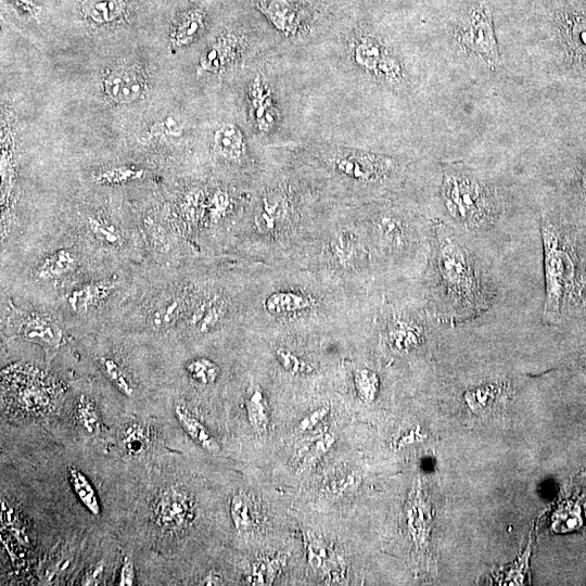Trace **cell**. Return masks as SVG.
Masks as SVG:
<instances>
[{
  "label": "cell",
  "mask_w": 586,
  "mask_h": 586,
  "mask_svg": "<svg viewBox=\"0 0 586 586\" xmlns=\"http://www.w3.org/2000/svg\"><path fill=\"white\" fill-rule=\"evenodd\" d=\"M140 175H142V172L140 171L129 168H119L99 174L96 180L100 184L119 185L136 180Z\"/></svg>",
  "instance_id": "60d3db41"
},
{
  "label": "cell",
  "mask_w": 586,
  "mask_h": 586,
  "mask_svg": "<svg viewBox=\"0 0 586 586\" xmlns=\"http://www.w3.org/2000/svg\"><path fill=\"white\" fill-rule=\"evenodd\" d=\"M186 371L191 379L203 386L213 385L220 376L219 366L205 358L191 361Z\"/></svg>",
  "instance_id": "e575fe53"
},
{
  "label": "cell",
  "mask_w": 586,
  "mask_h": 586,
  "mask_svg": "<svg viewBox=\"0 0 586 586\" xmlns=\"http://www.w3.org/2000/svg\"><path fill=\"white\" fill-rule=\"evenodd\" d=\"M89 232L92 233L94 238L100 242L101 245L107 247H120L124 238L119 227L113 223L100 219V218H89L88 219Z\"/></svg>",
  "instance_id": "f546056e"
},
{
  "label": "cell",
  "mask_w": 586,
  "mask_h": 586,
  "mask_svg": "<svg viewBox=\"0 0 586 586\" xmlns=\"http://www.w3.org/2000/svg\"><path fill=\"white\" fill-rule=\"evenodd\" d=\"M228 207V199L225 194H218L213 202V208L211 210V218L213 220H220L223 218Z\"/></svg>",
  "instance_id": "bcb514c9"
},
{
  "label": "cell",
  "mask_w": 586,
  "mask_h": 586,
  "mask_svg": "<svg viewBox=\"0 0 586 586\" xmlns=\"http://www.w3.org/2000/svg\"><path fill=\"white\" fill-rule=\"evenodd\" d=\"M278 565L275 560L272 562H260L256 563L252 567L251 575L248 578L250 584L253 585H265L270 584L275 580L277 575Z\"/></svg>",
  "instance_id": "f35d334b"
},
{
  "label": "cell",
  "mask_w": 586,
  "mask_h": 586,
  "mask_svg": "<svg viewBox=\"0 0 586 586\" xmlns=\"http://www.w3.org/2000/svg\"><path fill=\"white\" fill-rule=\"evenodd\" d=\"M85 16L96 23H109L121 16L122 7L119 0H85Z\"/></svg>",
  "instance_id": "83f0119b"
},
{
  "label": "cell",
  "mask_w": 586,
  "mask_h": 586,
  "mask_svg": "<svg viewBox=\"0 0 586 586\" xmlns=\"http://www.w3.org/2000/svg\"><path fill=\"white\" fill-rule=\"evenodd\" d=\"M121 442L127 454L132 456L142 455L149 445L148 432L143 425H129L122 432Z\"/></svg>",
  "instance_id": "d6a6232c"
},
{
  "label": "cell",
  "mask_w": 586,
  "mask_h": 586,
  "mask_svg": "<svg viewBox=\"0 0 586 586\" xmlns=\"http://www.w3.org/2000/svg\"><path fill=\"white\" fill-rule=\"evenodd\" d=\"M424 330L409 320L394 321L389 327V343L398 353H410L423 345Z\"/></svg>",
  "instance_id": "ac0fdd59"
},
{
  "label": "cell",
  "mask_w": 586,
  "mask_h": 586,
  "mask_svg": "<svg viewBox=\"0 0 586 586\" xmlns=\"http://www.w3.org/2000/svg\"><path fill=\"white\" fill-rule=\"evenodd\" d=\"M533 531L529 535L526 550L522 552L515 562L507 567H502L493 573V581L499 585H525L531 583L530 557L532 554Z\"/></svg>",
  "instance_id": "7402d4cb"
},
{
  "label": "cell",
  "mask_w": 586,
  "mask_h": 586,
  "mask_svg": "<svg viewBox=\"0 0 586 586\" xmlns=\"http://www.w3.org/2000/svg\"><path fill=\"white\" fill-rule=\"evenodd\" d=\"M406 527L415 549L426 552L432 534V506L422 489H415L411 494L405 512Z\"/></svg>",
  "instance_id": "8fae6325"
},
{
  "label": "cell",
  "mask_w": 586,
  "mask_h": 586,
  "mask_svg": "<svg viewBox=\"0 0 586 586\" xmlns=\"http://www.w3.org/2000/svg\"><path fill=\"white\" fill-rule=\"evenodd\" d=\"M76 420L88 436H98L101 431V418L96 404L86 396L76 403Z\"/></svg>",
  "instance_id": "f1b7e54d"
},
{
  "label": "cell",
  "mask_w": 586,
  "mask_h": 586,
  "mask_svg": "<svg viewBox=\"0 0 586 586\" xmlns=\"http://www.w3.org/2000/svg\"><path fill=\"white\" fill-rule=\"evenodd\" d=\"M280 203L269 200L264 201L263 211L257 218V225L263 232L272 231L276 227L277 222L282 219V211H280Z\"/></svg>",
  "instance_id": "ab89813d"
},
{
  "label": "cell",
  "mask_w": 586,
  "mask_h": 586,
  "mask_svg": "<svg viewBox=\"0 0 586 586\" xmlns=\"http://www.w3.org/2000/svg\"><path fill=\"white\" fill-rule=\"evenodd\" d=\"M277 360L285 369L286 372L292 375H309L313 372V367L310 363L303 360L301 356L288 351L286 349H278L276 351Z\"/></svg>",
  "instance_id": "d590c367"
},
{
  "label": "cell",
  "mask_w": 586,
  "mask_h": 586,
  "mask_svg": "<svg viewBox=\"0 0 586 586\" xmlns=\"http://www.w3.org/2000/svg\"><path fill=\"white\" fill-rule=\"evenodd\" d=\"M508 393L506 385L489 382L467 390L464 401L471 413L483 417L501 409L508 399Z\"/></svg>",
  "instance_id": "4fadbf2b"
},
{
  "label": "cell",
  "mask_w": 586,
  "mask_h": 586,
  "mask_svg": "<svg viewBox=\"0 0 586 586\" xmlns=\"http://www.w3.org/2000/svg\"><path fill=\"white\" fill-rule=\"evenodd\" d=\"M333 442L334 439L329 436L311 442V444L305 448L304 453L300 454V457L302 458V466H311L314 464L318 458L328 451Z\"/></svg>",
  "instance_id": "b9f144b4"
},
{
  "label": "cell",
  "mask_w": 586,
  "mask_h": 586,
  "mask_svg": "<svg viewBox=\"0 0 586 586\" xmlns=\"http://www.w3.org/2000/svg\"><path fill=\"white\" fill-rule=\"evenodd\" d=\"M231 517L236 530L241 533L251 531L256 525L253 505L247 494L239 492L233 496Z\"/></svg>",
  "instance_id": "4316f807"
},
{
  "label": "cell",
  "mask_w": 586,
  "mask_h": 586,
  "mask_svg": "<svg viewBox=\"0 0 586 586\" xmlns=\"http://www.w3.org/2000/svg\"><path fill=\"white\" fill-rule=\"evenodd\" d=\"M9 323L21 339L47 350H58L65 343L61 327L48 316L25 312L11 304Z\"/></svg>",
  "instance_id": "52a82bcc"
},
{
  "label": "cell",
  "mask_w": 586,
  "mask_h": 586,
  "mask_svg": "<svg viewBox=\"0 0 586 586\" xmlns=\"http://www.w3.org/2000/svg\"><path fill=\"white\" fill-rule=\"evenodd\" d=\"M308 556L311 568L326 578L336 580L341 572L343 565L334 549L318 539H309Z\"/></svg>",
  "instance_id": "2e32d148"
},
{
  "label": "cell",
  "mask_w": 586,
  "mask_h": 586,
  "mask_svg": "<svg viewBox=\"0 0 586 586\" xmlns=\"http://www.w3.org/2000/svg\"><path fill=\"white\" fill-rule=\"evenodd\" d=\"M202 28L203 15L201 14V11H190L189 14L183 18L180 27H177V38H180V41L183 43H188L194 40Z\"/></svg>",
  "instance_id": "74e56055"
},
{
  "label": "cell",
  "mask_w": 586,
  "mask_h": 586,
  "mask_svg": "<svg viewBox=\"0 0 586 586\" xmlns=\"http://www.w3.org/2000/svg\"><path fill=\"white\" fill-rule=\"evenodd\" d=\"M458 41L476 53L486 56L489 61L498 58L493 31L491 10L484 4L468 7L456 30Z\"/></svg>",
  "instance_id": "8992f818"
},
{
  "label": "cell",
  "mask_w": 586,
  "mask_h": 586,
  "mask_svg": "<svg viewBox=\"0 0 586 586\" xmlns=\"http://www.w3.org/2000/svg\"><path fill=\"white\" fill-rule=\"evenodd\" d=\"M380 234L393 246H400L405 240V228L403 223L394 216H382L378 222Z\"/></svg>",
  "instance_id": "8d00e7d4"
},
{
  "label": "cell",
  "mask_w": 586,
  "mask_h": 586,
  "mask_svg": "<svg viewBox=\"0 0 586 586\" xmlns=\"http://www.w3.org/2000/svg\"><path fill=\"white\" fill-rule=\"evenodd\" d=\"M554 534L586 533V474L572 478L555 503L550 517Z\"/></svg>",
  "instance_id": "5b68a950"
},
{
  "label": "cell",
  "mask_w": 586,
  "mask_h": 586,
  "mask_svg": "<svg viewBox=\"0 0 586 586\" xmlns=\"http://www.w3.org/2000/svg\"><path fill=\"white\" fill-rule=\"evenodd\" d=\"M438 263L449 297L468 308H478L482 300L479 279L467 252L453 237L441 240Z\"/></svg>",
  "instance_id": "3957f363"
},
{
  "label": "cell",
  "mask_w": 586,
  "mask_h": 586,
  "mask_svg": "<svg viewBox=\"0 0 586 586\" xmlns=\"http://www.w3.org/2000/svg\"><path fill=\"white\" fill-rule=\"evenodd\" d=\"M337 171L352 180L373 182L390 169V162L379 156L360 151L343 150L333 160Z\"/></svg>",
  "instance_id": "30bf717a"
},
{
  "label": "cell",
  "mask_w": 586,
  "mask_h": 586,
  "mask_svg": "<svg viewBox=\"0 0 586 586\" xmlns=\"http://www.w3.org/2000/svg\"><path fill=\"white\" fill-rule=\"evenodd\" d=\"M447 206L457 221L470 228L486 226L493 221L494 211L486 191L466 176H450L445 181Z\"/></svg>",
  "instance_id": "277c9868"
},
{
  "label": "cell",
  "mask_w": 586,
  "mask_h": 586,
  "mask_svg": "<svg viewBox=\"0 0 586 586\" xmlns=\"http://www.w3.org/2000/svg\"><path fill=\"white\" fill-rule=\"evenodd\" d=\"M551 28L563 68L586 85V0H558Z\"/></svg>",
  "instance_id": "6da1fadb"
},
{
  "label": "cell",
  "mask_w": 586,
  "mask_h": 586,
  "mask_svg": "<svg viewBox=\"0 0 586 586\" xmlns=\"http://www.w3.org/2000/svg\"><path fill=\"white\" fill-rule=\"evenodd\" d=\"M380 48V45L373 38H360L354 48V59L356 63L367 71L377 72L380 70L387 75L388 73H398V69L391 68L397 66L396 62L385 59Z\"/></svg>",
  "instance_id": "e0dca14e"
},
{
  "label": "cell",
  "mask_w": 586,
  "mask_h": 586,
  "mask_svg": "<svg viewBox=\"0 0 586 586\" xmlns=\"http://www.w3.org/2000/svg\"><path fill=\"white\" fill-rule=\"evenodd\" d=\"M68 475L76 498L79 499L89 513L99 516L101 507L93 483L76 467H70Z\"/></svg>",
  "instance_id": "484cf974"
},
{
  "label": "cell",
  "mask_w": 586,
  "mask_h": 586,
  "mask_svg": "<svg viewBox=\"0 0 586 586\" xmlns=\"http://www.w3.org/2000/svg\"><path fill=\"white\" fill-rule=\"evenodd\" d=\"M257 8L274 28L287 36L299 34L310 19L308 9L298 0H260Z\"/></svg>",
  "instance_id": "9c48e42d"
},
{
  "label": "cell",
  "mask_w": 586,
  "mask_h": 586,
  "mask_svg": "<svg viewBox=\"0 0 586 586\" xmlns=\"http://www.w3.org/2000/svg\"><path fill=\"white\" fill-rule=\"evenodd\" d=\"M227 310V302L221 295L206 298L197 305L196 310L190 316V324L199 333L207 334L224 318Z\"/></svg>",
  "instance_id": "d6986e66"
},
{
  "label": "cell",
  "mask_w": 586,
  "mask_h": 586,
  "mask_svg": "<svg viewBox=\"0 0 586 586\" xmlns=\"http://www.w3.org/2000/svg\"><path fill=\"white\" fill-rule=\"evenodd\" d=\"M248 420L252 428L259 432L266 431L270 426V407L265 393L260 387L248 390L246 398Z\"/></svg>",
  "instance_id": "d4e9b609"
},
{
  "label": "cell",
  "mask_w": 586,
  "mask_h": 586,
  "mask_svg": "<svg viewBox=\"0 0 586 586\" xmlns=\"http://www.w3.org/2000/svg\"><path fill=\"white\" fill-rule=\"evenodd\" d=\"M78 266V258L68 249H60L48 254L35 267L34 275L37 279L49 282L65 277Z\"/></svg>",
  "instance_id": "9a60e30c"
},
{
  "label": "cell",
  "mask_w": 586,
  "mask_h": 586,
  "mask_svg": "<svg viewBox=\"0 0 586 586\" xmlns=\"http://www.w3.org/2000/svg\"><path fill=\"white\" fill-rule=\"evenodd\" d=\"M186 302L181 296H169L160 301L151 311L149 321L156 330H164L174 325L185 312Z\"/></svg>",
  "instance_id": "cb8c5ba5"
},
{
  "label": "cell",
  "mask_w": 586,
  "mask_h": 586,
  "mask_svg": "<svg viewBox=\"0 0 586 586\" xmlns=\"http://www.w3.org/2000/svg\"><path fill=\"white\" fill-rule=\"evenodd\" d=\"M354 387L361 401L367 404L373 403L379 392L380 379L371 369H356L353 375Z\"/></svg>",
  "instance_id": "4dcf8cb0"
},
{
  "label": "cell",
  "mask_w": 586,
  "mask_h": 586,
  "mask_svg": "<svg viewBox=\"0 0 586 586\" xmlns=\"http://www.w3.org/2000/svg\"><path fill=\"white\" fill-rule=\"evenodd\" d=\"M328 413V407H322V409L313 411L308 416H305L300 422L301 430H312L314 427H316V425L323 422V419L328 415Z\"/></svg>",
  "instance_id": "ee69618b"
},
{
  "label": "cell",
  "mask_w": 586,
  "mask_h": 586,
  "mask_svg": "<svg viewBox=\"0 0 586 586\" xmlns=\"http://www.w3.org/2000/svg\"><path fill=\"white\" fill-rule=\"evenodd\" d=\"M205 585H221L223 584V578L218 572H210L207 577L203 579Z\"/></svg>",
  "instance_id": "7dc6e473"
},
{
  "label": "cell",
  "mask_w": 586,
  "mask_h": 586,
  "mask_svg": "<svg viewBox=\"0 0 586 586\" xmlns=\"http://www.w3.org/2000/svg\"><path fill=\"white\" fill-rule=\"evenodd\" d=\"M105 573L104 563H98L91 570L86 573L85 578L82 581V585H98L101 579H103Z\"/></svg>",
  "instance_id": "f6af8a7d"
},
{
  "label": "cell",
  "mask_w": 586,
  "mask_h": 586,
  "mask_svg": "<svg viewBox=\"0 0 586 586\" xmlns=\"http://www.w3.org/2000/svg\"><path fill=\"white\" fill-rule=\"evenodd\" d=\"M546 297L544 320L556 324L576 282V265L572 254L550 223L542 226Z\"/></svg>",
  "instance_id": "7a4b0ae2"
},
{
  "label": "cell",
  "mask_w": 586,
  "mask_h": 586,
  "mask_svg": "<svg viewBox=\"0 0 586 586\" xmlns=\"http://www.w3.org/2000/svg\"><path fill=\"white\" fill-rule=\"evenodd\" d=\"M118 584L121 586H132L136 584L135 567L130 557H125L123 560Z\"/></svg>",
  "instance_id": "7bdbcfd3"
},
{
  "label": "cell",
  "mask_w": 586,
  "mask_h": 586,
  "mask_svg": "<svg viewBox=\"0 0 586 586\" xmlns=\"http://www.w3.org/2000/svg\"><path fill=\"white\" fill-rule=\"evenodd\" d=\"M195 503L191 496L180 489H165L152 504V513L159 528L178 531L187 528L195 519Z\"/></svg>",
  "instance_id": "ba28073f"
},
{
  "label": "cell",
  "mask_w": 586,
  "mask_h": 586,
  "mask_svg": "<svg viewBox=\"0 0 586 586\" xmlns=\"http://www.w3.org/2000/svg\"><path fill=\"white\" fill-rule=\"evenodd\" d=\"M145 80L135 67H120L111 71L105 80V91L119 104H130L143 95Z\"/></svg>",
  "instance_id": "7c38bea8"
},
{
  "label": "cell",
  "mask_w": 586,
  "mask_h": 586,
  "mask_svg": "<svg viewBox=\"0 0 586 586\" xmlns=\"http://www.w3.org/2000/svg\"><path fill=\"white\" fill-rule=\"evenodd\" d=\"M175 416L177 422L180 423L183 430L187 433L189 438L196 442L202 449L209 452H218L220 450L219 443L211 435L210 431L199 422V420L191 414L185 406H175Z\"/></svg>",
  "instance_id": "44dd1931"
},
{
  "label": "cell",
  "mask_w": 586,
  "mask_h": 586,
  "mask_svg": "<svg viewBox=\"0 0 586 586\" xmlns=\"http://www.w3.org/2000/svg\"><path fill=\"white\" fill-rule=\"evenodd\" d=\"M263 92V86L257 81L256 85H254V107H256V117L261 129L267 131L276 124V110L269 98V94H264Z\"/></svg>",
  "instance_id": "1f68e13d"
},
{
  "label": "cell",
  "mask_w": 586,
  "mask_h": 586,
  "mask_svg": "<svg viewBox=\"0 0 586 586\" xmlns=\"http://www.w3.org/2000/svg\"><path fill=\"white\" fill-rule=\"evenodd\" d=\"M214 146L219 154L231 161H238L244 155V137L234 124H223L214 134Z\"/></svg>",
  "instance_id": "603a6c76"
},
{
  "label": "cell",
  "mask_w": 586,
  "mask_h": 586,
  "mask_svg": "<svg viewBox=\"0 0 586 586\" xmlns=\"http://www.w3.org/2000/svg\"><path fill=\"white\" fill-rule=\"evenodd\" d=\"M313 304V299L301 292L279 291L266 298L264 307L271 315L288 316L311 309Z\"/></svg>",
  "instance_id": "ffe728a7"
},
{
  "label": "cell",
  "mask_w": 586,
  "mask_h": 586,
  "mask_svg": "<svg viewBox=\"0 0 586 586\" xmlns=\"http://www.w3.org/2000/svg\"><path fill=\"white\" fill-rule=\"evenodd\" d=\"M117 285L113 280H99L76 288L67 297L69 308L80 315L91 312L112 295Z\"/></svg>",
  "instance_id": "5bb4252c"
},
{
  "label": "cell",
  "mask_w": 586,
  "mask_h": 586,
  "mask_svg": "<svg viewBox=\"0 0 586 586\" xmlns=\"http://www.w3.org/2000/svg\"><path fill=\"white\" fill-rule=\"evenodd\" d=\"M101 369L109 379L114 388L127 398L134 397V387L129 377L125 375L123 368L111 358H103L100 360Z\"/></svg>",
  "instance_id": "836d02e7"
}]
</instances>
